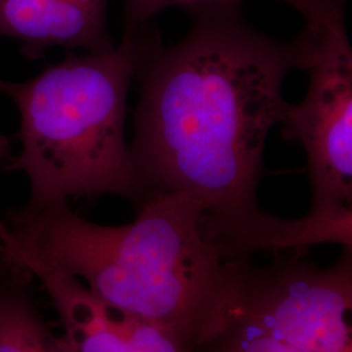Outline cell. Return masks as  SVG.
<instances>
[{
	"label": "cell",
	"instance_id": "6da1fadb",
	"mask_svg": "<svg viewBox=\"0 0 352 352\" xmlns=\"http://www.w3.org/2000/svg\"><path fill=\"white\" fill-rule=\"evenodd\" d=\"M190 28L140 69L132 162L148 199L183 193L204 208L208 239L232 257L273 250L282 218L256 200L265 145L289 107L283 82L308 69L316 25L291 41L270 37L244 17L241 3L183 10Z\"/></svg>",
	"mask_w": 352,
	"mask_h": 352
},
{
	"label": "cell",
	"instance_id": "7a4b0ae2",
	"mask_svg": "<svg viewBox=\"0 0 352 352\" xmlns=\"http://www.w3.org/2000/svg\"><path fill=\"white\" fill-rule=\"evenodd\" d=\"M202 221L201 204L183 193L151 196L123 226L89 222L59 201L10 214L3 245L12 261L76 277L109 308L195 352L226 327L250 263L208 239Z\"/></svg>",
	"mask_w": 352,
	"mask_h": 352
},
{
	"label": "cell",
	"instance_id": "3957f363",
	"mask_svg": "<svg viewBox=\"0 0 352 352\" xmlns=\"http://www.w3.org/2000/svg\"><path fill=\"white\" fill-rule=\"evenodd\" d=\"M154 21L124 30L113 50L68 54L23 82L0 80L20 115L21 151L7 166L23 171L38 210L69 197L115 195L148 200L124 135L126 101L140 69L161 46Z\"/></svg>",
	"mask_w": 352,
	"mask_h": 352
},
{
	"label": "cell",
	"instance_id": "277c9868",
	"mask_svg": "<svg viewBox=\"0 0 352 352\" xmlns=\"http://www.w3.org/2000/svg\"><path fill=\"white\" fill-rule=\"evenodd\" d=\"M315 24L309 87L280 126L282 138L305 151L311 212L331 213L352 208V47L346 13Z\"/></svg>",
	"mask_w": 352,
	"mask_h": 352
},
{
	"label": "cell",
	"instance_id": "5b68a950",
	"mask_svg": "<svg viewBox=\"0 0 352 352\" xmlns=\"http://www.w3.org/2000/svg\"><path fill=\"white\" fill-rule=\"evenodd\" d=\"M352 248L329 267L291 260L245 266L234 311L307 352L352 350Z\"/></svg>",
	"mask_w": 352,
	"mask_h": 352
},
{
	"label": "cell",
	"instance_id": "8992f818",
	"mask_svg": "<svg viewBox=\"0 0 352 352\" xmlns=\"http://www.w3.org/2000/svg\"><path fill=\"white\" fill-rule=\"evenodd\" d=\"M107 7L109 0H0V37L19 41L29 59L52 47L113 50Z\"/></svg>",
	"mask_w": 352,
	"mask_h": 352
},
{
	"label": "cell",
	"instance_id": "52a82bcc",
	"mask_svg": "<svg viewBox=\"0 0 352 352\" xmlns=\"http://www.w3.org/2000/svg\"><path fill=\"white\" fill-rule=\"evenodd\" d=\"M24 267L47 291L63 322L64 338L76 352H135L116 327L113 311L80 279L37 261H25Z\"/></svg>",
	"mask_w": 352,
	"mask_h": 352
},
{
	"label": "cell",
	"instance_id": "ba28073f",
	"mask_svg": "<svg viewBox=\"0 0 352 352\" xmlns=\"http://www.w3.org/2000/svg\"><path fill=\"white\" fill-rule=\"evenodd\" d=\"M49 338L24 283L0 286V352H43Z\"/></svg>",
	"mask_w": 352,
	"mask_h": 352
},
{
	"label": "cell",
	"instance_id": "9c48e42d",
	"mask_svg": "<svg viewBox=\"0 0 352 352\" xmlns=\"http://www.w3.org/2000/svg\"><path fill=\"white\" fill-rule=\"evenodd\" d=\"M243 0H126L123 11L124 30L154 21L155 16L167 8L179 7L186 10L195 6L231 3ZM295 8L305 19V23H321L340 13H346L347 0H279Z\"/></svg>",
	"mask_w": 352,
	"mask_h": 352
},
{
	"label": "cell",
	"instance_id": "30bf717a",
	"mask_svg": "<svg viewBox=\"0 0 352 352\" xmlns=\"http://www.w3.org/2000/svg\"><path fill=\"white\" fill-rule=\"evenodd\" d=\"M195 352H307L264 331L232 311L226 327Z\"/></svg>",
	"mask_w": 352,
	"mask_h": 352
},
{
	"label": "cell",
	"instance_id": "8fae6325",
	"mask_svg": "<svg viewBox=\"0 0 352 352\" xmlns=\"http://www.w3.org/2000/svg\"><path fill=\"white\" fill-rule=\"evenodd\" d=\"M111 309V308H110ZM113 311L115 324L135 352H186L164 329L138 317Z\"/></svg>",
	"mask_w": 352,
	"mask_h": 352
},
{
	"label": "cell",
	"instance_id": "7c38bea8",
	"mask_svg": "<svg viewBox=\"0 0 352 352\" xmlns=\"http://www.w3.org/2000/svg\"><path fill=\"white\" fill-rule=\"evenodd\" d=\"M29 277L25 272L19 267L8 257L3 243L0 241V286L25 283V278Z\"/></svg>",
	"mask_w": 352,
	"mask_h": 352
},
{
	"label": "cell",
	"instance_id": "4fadbf2b",
	"mask_svg": "<svg viewBox=\"0 0 352 352\" xmlns=\"http://www.w3.org/2000/svg\"><path fill=\"white\" fill-rule=\"evenodd\" d=\"M43 352H76L74 350V347L71 346V343L65 338H60V340H56L54 337H51L46 343V347H45V351Z\"/></svg>",
	"mask_w": 352,
	"mask_h": 352
},
{
	"label": "cell",
	"instance_id": "5bb4252c",
	"mask_svg": "<svg viewBox=\"0 0 352 352\" xmlns=\"http://www.w3.org/2000/svg\"><path fill=\"white\" fill-rule=\"evenodd\" d=\"M10 154H11V141L7 136L0 133V162L10 158ZM3 231H4V225L0 222V239H1Z\"/></svg>",
	"mask_w": 352,
	"mask_h": 352
},
{
	"label": "cell",
	"instance_id": "9a60e30c",
	"mask_svg": "<svg viewBox=\"0 0 352 352\" xmlns=\"http://www.w3.org/2000/svg\"><path fill=\"white\" fill-rule=\"evenodd\" d=\"M349 352H352V350H351V351H349Z\"/></svg>",
	"mask_w": 352,
	"mask_h": 352
}]
</instances>
